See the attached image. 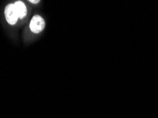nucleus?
<instances>
[{"instance_id":"nucleus-4","label":"nucleus","mask_w":158,"mask_h":118,"mask_svg":"<svg viewBox=\"0 0 158 118\" xmlns=\"http://www.w3.org/2000/svg\"><path fill=\"white\" fill-rule=\"evenodd\" d=\"M40 2L39 1V0H30L29 1V2H31V3H32V4H37V3H39V2Z\"/></svg>"},{"instance_id":"nucleus-2","label":"nucleus","mask_w":158,"mask_h":118,"mask_svg":"<svg viewBox=\"0 0 158 118\" xmlns=\"http://www.w3.org/2000/svg\"><path fill=\"white\" fill-rule=\"evenodd\" d=\"M4 15L6 21L10 25H15L19 19L17 9L14 4H9L4 9Z\"/></svg>"},{"instance_id":"nucleus-1","label":"nucleus","mask_w":158,"mask_h":118,"mask_svg":"<svg viewBox=\"0 0 158 118\" xmlns=\"http://www.w3.org/2000/svg\"><path fill=\"white\" fill-rule=\"evenodd\" d=\"M46 23L40 15H34L30 21V29L34 33H41L45 29Z\"/></svg>"},{"instance_id":"nucleus-3","label":"nucleus","mask_w":158,"mask_h":118,"mask_svg":"<svg viewBox=\"0 0 158 118\" xmlns=\"http://www.w3.org/2000/svg\"><path fill=\"white\" fill-rule=\"evenodd\" d=\"M14 4L17 9L19 19H23L27 14V8L25 4L22 1H17L15 2Z\"/></svg>"}]
</instances>
